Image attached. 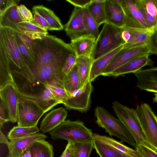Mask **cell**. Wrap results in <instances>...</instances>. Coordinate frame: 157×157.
<instances>
[{"mask_svg":"<svg viewBox=\"0 0 157 157\" xmlns=\"http://www.w3.org/2000/svg\"><path fill=\"white\" fill-rule=\"evenodd\" d=\"M0 61L9 66L31 84H37L29 67L23 57L17 44L15 32L0 27Z\"/></svg>","mask_w":157,"mask_h":157,"instance_id":"1","label":"cell"},{"mask_svg":"<svg viewBox=\"0 0 157 157\" xmlns=\"http://www.w3.org/2000/svg\"><path fill=\"white\" fill-rule=\"evenodd\" d=\"M35 41V61L29 67L32 73L49 63L66 60L70 54L75 53L69 44L54 36L46 35Z\"/></svg>","mask_w":157,"mask_h":157,"instance_id":"2","label":"cell"},{"mask_svg":"<svg viewBox=\"0 0 157 157\" xmlns=\"http://www.w3.org/2000/svg\"><path fill=\"white\" fill-rule=\"evenodd\" d=\"M51 138L71 141L74 143L93 141V133L79 121H64L49 132Z\"/></svg>","mask_w":157,"mask_h":157,"instance_id":"3","label":"cell"},{"mask_svg":"<svg viewBox=\"0 0 157 157\" xmlns=\"http://www.w3.org/2000/svg\"><path fill=\"white\" fill-rule=\"evenodd\" d=\"M153 39L147 42L123 47L114 56L101 75L109 76L115 69L136 58L146 54H157V47Z\"/></svg>","mask_w":157,"mask_h":157,"instance_id":"4","label":"cell"},{"mask_svg":"<svg viewBox=\"0 0 157 157\" xmlns=\"http://www.w3.org/2000/svg\"><path fill=\"white\" fill-rule=\"evenodd\" d=\"M94 114L96 118V122L99 127L104 128L110 135L119 138L122 142H126L136 147V144L132 136L119 119L101 106L96 107Z\"/></svg>","mask_w":157,"mask_h":157,"instance_id":"5","label":"cell"},{"mask_svg":"<svg viewBox=\"0 0 157 157\" xmlns=\"http://www.w3.org/2000/svg\"><path fill=\"white\" fill-rule=\"evenodd\" d=\"M124 44L120 28L106 22L96 39L91 58L94 61Z\"/></svg>","mask_w":157,"mask_h":157,"instance_id":"6","label":"cell"},{"mask_svg":"<svg viewBox=\"0 0 157 157\" xmlns=\"http://www.w3.org/2000/svg\"><path fill=\"white\" fill-rule=\"evenodd\" d=\"M135 109L146 144L157 151V117L145 103Z\"/></svg>","mask_w":157,"mask_h":157,"instance_id":"7","label":"cell"},{"mask_svg":"<svg viewBox=\"0 0 157 157\" xmlns=\"http://www.w3.org/2000/svg\"><path fill=\"white\" fill-rule=\"evenodd\" d=\"M112 107L118 119L130 133L136 144H146L136 109L117 101L113 102Z\"/></svg>","mask_w":157,"mask_h":157,"instance_id":"8","label":"cell"},{"mask_svg":"<svg viewBox=\"0 0 157 157\" xmlns=\"http://www.w3.org/2000/svg\"><path fill=\"white\" fill-rule=\"evenodd\" d=\"M44 113L43 110L34 101L19 95L17 126L23 127L37 126L39 120Z\"/></svg>","mask_w":157,"mask_h":157,"instance_id":"9","label":"cell"},{"mask_svg":"<svg viewBox=\"0 0 157 157\" xmlns=\"http://www.w3.org/2000/svg\"><path fill=\"white\" fill-rule=\"evenodd\" d=\"M93 90L92 82H89L82 87L71 93L63 104L68 109L86 112L90 106Z\"/></svg>","mask_w":157,"mask_h":157,"instance_id":"10","label":"cell"},{"mask_svg":"<svg viewBox=\"0 0 157 157\" xmlns=\"http://www.w3.org/2000/svg\"><path fill=\"white\" fill-rule=\"evenodd\" d=\"M120 3L125 15L124 26L147 28L136 0H121Z\"/></svg>","mask_w":157,"mask_h":157,"instance_id":"11","label":"cell"},{"mask_svg":"<svg viewBox=\"0 0 157 157\" xmlns=\"http://www.w3.org/2000/svg\"><path fill=\"white\" fill-rule=\"evenodd\" d=\"M18 94L13 82H10L0 89V98L8 112L10 121L17 122Z\"/></svg>","mask_w":157,"mask_h":157,"instance_id":"12","label":"cell"},{"mask_svg":"<svg viewBox=\"0 0 157 157\" xmlns=\"http://www.w3.org/2000/svg\"><path fill=\"white\" fill-rule=\"evenodd\" d=\"M64 30L71 40L86 34L82 8L75 7L69 21L64 26Z\"/></svg>","mask_w":157,"mask_h":157,"instance_id":"13","label":"cell"},{"mask_svg":"<svg viewBox=\"0 0 157 157\" xmlns=\"http://www.w3.org/2000/svg\"><path fill=\"white\" fill-rule=\"evenodd\" d=\"M134 74L140 90L157 93V67L141 69Z\"/></svg>","mask_w":157,"mask_h":157,"instance_id":"14","label":"cell"},{"mask_svg":"<svg viewBox=\"0 0 157 157\" xmlns=\"http://www.w3.org/2000/svg\"><path fill=\"white\" fill-rule=\"evenodd\" d=\"M47 137L45 135L38 132L10 141L7 146L8 149L7 157H20L23 151L34 141L45 139Z\"/></svg>","mask_w":157,"mask_h":157,"instance_id":"15","label":"cell"},{"mask_svg":"<svg viewBox=\"0 0 157 157\" xmlns=\"http://www.w3.org/2000/svg\"><path fill=\"white\" fill-rule=\"evenodd\" d=\"M127 35L128 41L124 44L123 48L135 46L148 42L152 40L157 28H141L123 27Z\"/></svg>","mask_w":157,"mask_h":157,"instance_id":"16","label":"cell"},{"mask_svg":"<svg viewBox=\"0 0 157 157\" xmlns=\"http://www.w3.org/2000/svg\"><path fill=\"white\" fill-rule=\"evenodd\" d=\"M65 61L49 63L33 72V74L37 84L44 86L54 77L61 74L63 75L62 70Z\"/></svg>","mask_w":157,"mask_h":157,"instance_id":"17","label":"cell"},{"mask_svg":"<svg viewBox=\"0 0 157 157\" xmlns=\"http://www.w3.org/2000/svg\"><path fill=\"white\" fill-rule=\"evenodd\" d=\"M105 9L106 22L119 28L125 26V15L120 4L115 0H106Z\"/></svg>","mask_w":157,"mask_h":157,"instance_id":"18","label":"cell"},{"mask_svg":"<svg viewBox=\"0 0 157 157\" xmlns=\"http://www.w3.org/2000/svg\"><path fill=\"white\" fill-rule=\"evenodd\" d=\"M96 39L93 36L86 34L71 40L69 44L77 57H91Z\"/></svg>","mask_w":157,"mask_h":157,"instance_id":"19","label":"cell"},{"mask_svg":"<svg viewBox=\"0 0 157 157\" xmlns=\"http://www.w3.org/2000/svg\"><path fill=\"white\" fill-rule=\"evenodd\" d=\"M150 55L146 54L134 59L113 71L109 76L117 77L126 74L135 73L143 67L152 64L149 58Z\"/></svg>","mask_w":157,"mask_h":157,"instance_id":"20","label":"cell"},{"mask_svg":"<svg viewBox=\"0 0 157 157\" xmlns=\"http://www.w3.org/2000/svg\"><path fill=\"white\" fill-rule=\"evenodd\" d=\"M93 140L105 144L113 149L116 152L124 157H140L135 149L124 145L122 142L118 141L112 137L93 133Z\"/></svg>","mask_w":157,"mask_h":157,"instance_id":"21","label":"cell"},{"mask_svg":"<svg viewBox=\"0 0 157 157\" xmlns=\"http://www.w3.org/2000/svg\"><path fill=\"white\" fill-rule=\"evenodd\" d=\"M67 115V112L63 107L52 110L45 116L41 121L40 131L43 133L49 132L65 121Z\"/></svg>","mask_w":157,"mask_h":157,"instance_id":"22","label":"cell"},{"mask_svg":"<svg viewBox=\"0 0 157 157\" xmlns=\"http://www.w3.org/2000/svg\"><path fill=\"white\" fill-rule=\"evenodd\" d=\"M23 97L34 101L43 110L44 113L50 110L58 104L60 103L50 90L46 86H44L42 90L37 94L26 95Z\"/></svg>","mask_w":157,"mask_h":157,"instance_id":"23","label":"cell"},{"mask_svg":"<svg viewBox=\"0 0 157 157\" xmlns=\"http://www.w3.org/2000/svg\"><path fill=\"white\" fill-rule=\"evenodd\" d=\"M123 45L93 61L91 70L90 82H92L97 77L101 75L114 56L123 48Z\"/></svg>","mask_w":157,"mask_h":157,"instance_id":"24","label":"cell"},{"mask_svg":"<svg viewBox=\"0 0 157 157\" xmlns=\"http://www.w3.org/2000/svg\"><path fill=\"white\" fill-rule=\"evenodd\" d=\"M17 4L11 6L0 16V27L11 29L18 32L17 24L22 21L17 11Z\"/></svg>","mask_w":157,"mask_h":157,"instance_id":"25","label":"cell"},{"mask_svg":"<svg viewBox=\"0 0 157 157\" xmlns=\"http://www.w3.org/2000/svg\"><path fill=\"white\" fill-rule=\"evenodd\" d=\"M32 10L33 13H38L48 22L52 30H61L63 29L60 19L52 10L43 5L34 6Z\"/></svg>","mask_w":157,"mask_h":157,"instance_id":"26","label":"cell"},{"mask_svg":"<svg viewBox=\"0 0 157 157\" xmlns=\"http://www.w3.org/2000/svg\"><path fill=\"white\" fill-rule=\"evenodd\" d=\"M27 149L32 157H53V147L45 139L34 141Z\"/></svg>","mask_w":157,"mask_h":157,"instance_id":"27","label":"cell"},{"mask_svg":"<svg viewBox=\"0 0 157 157\" xmlns=\"http://www.w3.org/2000/svg\"><path fill=\"white\" fill-rule=\"evenodd\" d=\"M93 60L91 57L85 56L77 57L76 65L80 77L81 88L90 82V77Z\"/></svg>","mask_w":157,"mask_h":157,"instance_id":"28","label":"cell"},{"mask_svg":"<svg viewBox=\"0 0 157 157\" xmlns=\"http://www.w3.org/2000/svg\"><path fill=\"white\" fill-rule=\"evenodd\" d=\"M63 78L62 76H57L44 86L48 88L60 103L63 104L69 97L68 94L63 86Z\"/></svg>","mask_w":157,"mask_h":157,"instance_id":"29","label":"cell"},{"mask_svg":"<svg viewBox=\"0 0 157 157\" xmlns=\"http://www.w3.org/2000/svg\"><path fill=\"white\" fill-rule=\"evenodd\" d=\"M106 0H92L87 7L89 13L100 26L106 22L105 4Z\"/></svg>","mask_w":157,"mask_h":157,"instance_id":"30","label":"cell"},{"mask_svg":"<svg viewBox=\"0 0 157 157\" xmlns=\"http://www.w3.org/2000/svg\"><path fill=\"white\" fill-rule=\"evenodd\" d=\"M63 84L64 88L69 95L73 91L80 88V79L76 64L65 75Z\"/></svg>","mask_w":157,"mask_h":157,"instance_id":"31","label":"cell"},{"mask_svg":"<svg viewBox=\"0 0 157 157\" xmlns=\"http://www.w3.org/2000/svg\"><path fill=\"white\" fill-rule=\"evenodd\" d=\"M82 9L83 20L86 34L91 35L97 39L99 33V25L89 13L87 8Z\"/></svg>","mask_w":157,"mask_h":157,"instance_id":"32","label":"cell"},{"mask_svg":"<svg viewBox=\"0 0 157 157\" xmlns=\"http://www.w3.org/2000/svg\"><path fill=\"white\" fill-rule=\"evenodd\" d=\"M40 129L37 126L23 127L18 126L13 127L8 132L7 137L10 141L29 135L38 132Z\"/></svg>","mask_w":157,"mask_h":157,"instance_id":"33","label":"cell"},{"mask_svg":"<svg viewBox=\"0 0 157 157\" xmlns=\"http://www.w3.org/2000/svg\"><path fill=\"white\" fill-rule=\"evenodd\" d=\"M18 30V32L23 33L24 32L36 33L45 35H47V30L38 25L32 21H22L17 24Z\"/></svg>","mask_w":157,"mask_h":157,"instance_id":"34","label":"cell"},{"mask_svg":"<svg viewBox=\"0 0 157 157\" xmlns=\"http://www.w3.org/2000/svg\"><path fill=\"white\" fill-rule=\"evenodd\" d=\"M94 148L100 157H124L108 145L94 140Z\"/></svg>","mask_w":157,"mask_h":157,"instance_id":"35","label":"cell"},{"mask_svg":"<svg viewBox=\"0 0 157 157\" xmlns=\"http://www.w3.org/2000/svg\"><path fill=\"white\" fill-rule=\"evenodd\" d=\"M15 33L17 43L20 52L25 61L29 67L35 61V56L26 46L16 32Z\"/></svg>","mask_w":157,"mask_h":157,"instance_id":"36","label":"cell"},{"mask_svg":"<svg viewBox=\"0 0 157 157\" xmlns=\"http://www.w3.org/2000/svg\"><path fill=\"white\" fill-rule=\"evenodd\" d=\"M75 144L78 147V150L75 157H89L94 148V140Z\"/></svg>","mask_w":157,"mask_h":157,"instance_id":"37","label":"cell"},{"mask_svg":"<svg viewBox=\"0 0 157 157\" xmlns=\"http://www.w3.org/2000/svg\"><path fill=\"white\" fill-rule=\"evenodd\" d=\"M139 3L157 21V0H137Z\"/></svg>","mask_w":157,"mask_h":157,"instance_id":"38","label":"cell"},{"mask_svg":"<svg viewBox=\"0 0 157 157\" xmlns=\"http://www.w3.org/2000/svg\"><path fill=\"white\" fill-rule=\"evenodd\" d=\"M135 150L140 157H157V151L145 144H136Z\"/></svg>","mask_w":157,"mask_h":157,"instance_id":"39","label":"cell"},{"mask_svg":"<svg viewBox=\"0 0 157 157\" xmlns=\"http://www.w3.org/2000/svg\"><path fill=\"white\" fill-rule=\"evenodd\" d=\"M77 58L75 53H71L69 55L62 68V72L65 75H67L76 64Z\"/></svg>","mask_w":157,"mask_h":157,"instance_id":"40","label":"cell"},{"mask_svg":"<svg viewBox=\"0 0 157 157\" xmlns=\"http://www.w3.org/2000/svg\"><path fill=\"white\" fill-rule=\"evenodd\" d=\"M136 1L142 12L147 28H157V21L147 13L139 3L137 0H136Z\"/></svg>","mask_w":157,"mask_h":157,"instance_id":"41","label":"cell"},{"mask_svg":"<svg viewBox=\"0 0 157 157\" xmlns=\"http://www.w3.org/2000/svg\"><path fill=\"white\" fill-rule=\"evenodd\" d=\"M16 32L26 46L35 56L36 48V43L35 40L31 39L24 34L20 32Z\"/></svg>","mask_w":157,"mask_h":157,"instance_id":"42","label":"cell"},{"mask_svg":"<svg viewBox=\"0 0 157 157\" xmlns=\"http://www.w3.org/2000/svg\"><path fill=\"white\" fill-rule=\"evenodd\" d=\"M18 14L23 21H31L33 20L32 12L24 5H20L17 7Z\"/></svg>","mask_w":157,"mask_h":157,"instance_id":"43","label":"cell"},{"mask_svg":"<svg viewBox=\"0 0 157 157\" xmlns=\"http://www.w3.org/2000/svg\"><path fill=\"white\" fill-rule=\"evenodd\" d=\"M77 150L78 147L76 144L71 141H68L60 157H75Z\"/></svg>","mask_w":157,"mask_h":157,"instance_id":"44","label":"cell"},{"mask_svg":"<svg viewBox=\"0 0 157 157\" xmlns=\"http://www.w3.org/2000/svg\"><path fill=\"white\" fill-rule=\"evenodd\" d=\"M10 121V117L8 110L2 101H0V128L3 127L4 124Z\"/></svg>","mask_w":157,"mask_h":157,"instance_id":"45","label":"cell"},{"mask_svg":"<svg viewBox=\"0 0 157 157\" xmlns=\"http://www.w3.org/2000/svg\"><path fill=\"white\" fill-rule=\"evenodd\" d=\"M33 14V20L31 21L47 30H52L50 25L43 17L37 13H35Z\"/></svg>","mask_w":157,"mask_h":157,"instance_id":"46","label":"cell"},{"mask_svg":"<svg viewBox=\"0 0 157 157\" xmlns=\"http://www.w3.org/2000/svg\"><path fill=\"white\" fill-rule=\"evenodd\" d=\"M17 1L13 0H0V16L6 10L15 4H17Z\"/></svg>","mask_w":157,"mask_h":157,"instance_id":"47","label":"cell"},{"mask_svg":"<svg viewBox=\"0 0 157 157\" xmlns=\"http://www.w3.org/2000/svg\"><path fill=\"white\" fill-rule=\"evenodd\" d=\"M66 1L75 7L83 9L87 7L92 0H66Z\"/></svg>","mask_w":157,"mask_h":157,"instance_id":"48","label":"cell"},{"mask_svg":"<svg viewBox=\"0 0 157 157\" xmlns=\"http://www.w3.org/2000/svg\"><path fill=\"white\" fill-rule=\"evenodd\" d=\"M22 33L25 35L30 39L34 40L41 39L46 35L34 32H24Z\"/></svg>","mask_w":157,"mask_h":157,"instance_id":"49","label":"cell"},{"mask_svg":"<svg viewBox=\"0 0 157 157\" xmlns=\"http://www.w3.org/2000/svg\"><path fill=\"white\" fill-rule=\"evenodd\" d=\"M7 137L2 132L0 129V143L4 144L7 146L9 144L10 142L9 141Z\"/></svg>","mask_w":157,"mask_h":157,"instance_id":"50","label":"cell"},{"mask_svg":"<svg viewBox=\"0 0 157 157\" xmlns=\"http://www.w3.org/2000/svg\"><path fill=\"white\" fill-rule=\"evenodd\" d=\"M20 157H32L30 151L27 149L22 153Z\"/></svg>","mask_w":157,"mask_h":157,"instance_id":"51","label":"cell"},{"mask_svg":"<svg viewBox=\"0 0 157 157\" xmlns=\"http://www.w3.org/2000/svg\"><path fill=\"white\" fill-rule=\"evenodd\" d=\"M154 37V40L155 42L156 46L157 47V28L155 33Z\"/></svg>","mask_w":157,"mask_h":157,"instance_id":"52","label":"cell"},{"mask_svg":"<svg viewBox=\"0 0 157 157\" xmlns=\"http://www.w3.org/2000/svg\"><path fill=\"white\" fill-rule=\"evenodd\" d=\"M154 97L153 98V100L154 101L157 102V93L154 94Z\"/></svg>","mask_w":157,"mask_h":157,"instance_id":"53","label":"cell"},{"mask_svg":"<svg viewBox=\"0 0 157 157\" xmlns=\"http://www.w3.org/2000/svg\"></svg>","mask_w":157,"mask_h":157,"instance_id":"54","label":"cell"}]
</instances>
